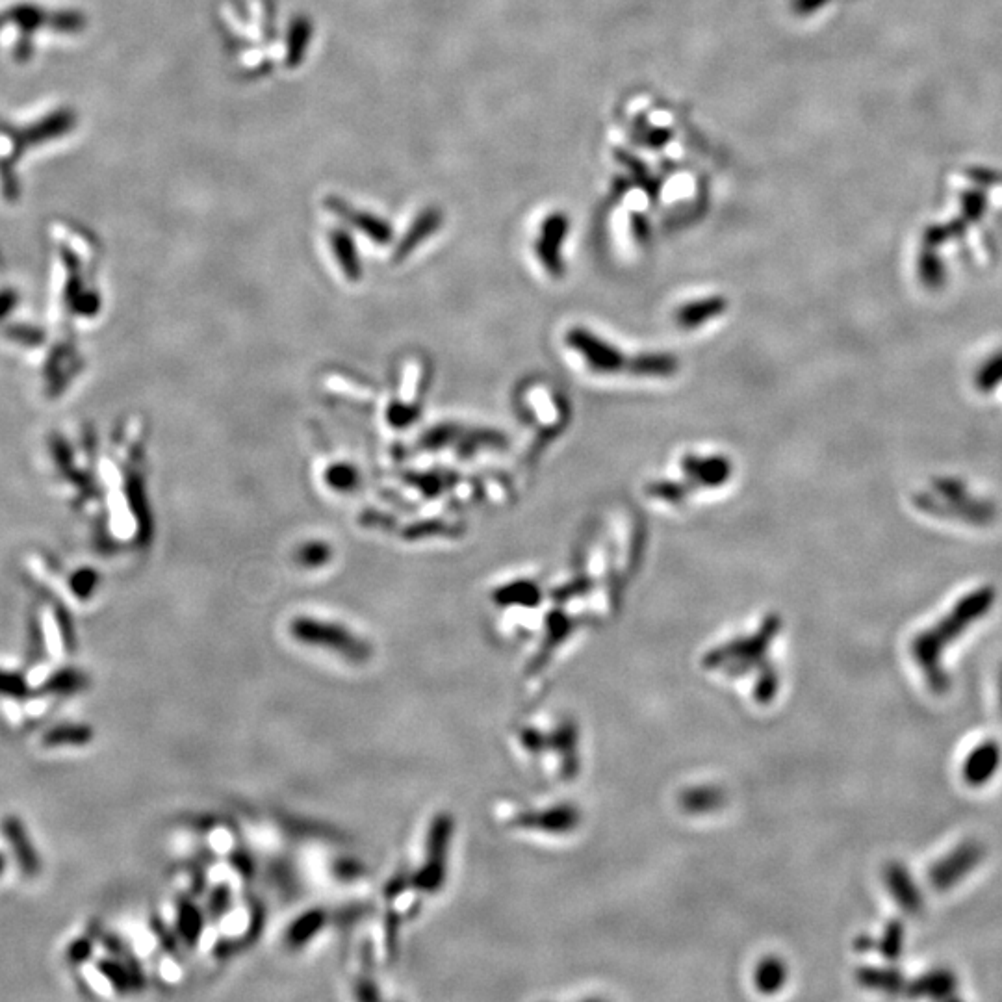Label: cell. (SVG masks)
Instances as JSON below:
<instances>
[{
  "instance_id": "obj_1",
  "label": "cell",
  "mask_w": 1002,
  "mask_h": 1002,
  "mask_svg": "<svg viewBox=\"0 0 1002 1002\" xmlns=\"http://www.w3.org/2000/svg\"><path fill=\"white\" fill-rule=\"evenodd\" d=\"M934 489L936 494L917 496V505L930 513L954 516L969 524H988L995 516L990 501L975 500L960 479H936Z\"/></svg>"
},
{
  "instance_id": "obj_2",
  "label": "cell",
  "mask_w": 1002,
  "mask_h": 1002,
  "mask_svg": "<svg viewBox=\"0 0 1002 1002\" xmlns=\"http://www.w3.org/2000/svg\"><path fill=\"white\" fill-rule=\"evenodd\" d=\"M292 635L299 643L323 648L353 661H366L370 656L368 644L336 624L301 618L292 624Z\"/></svg>"
},
{
  "instance_id": "obj_3",
  "label": "cell",
  "mask_w": 1002,
  "mask_h": 1002,
  "mask_svg": "<svg viewBox=\"0 0 1002 1002\" xmlns=\"http://www.w3.org/2000/svg\"><path fill=\"white\" fill-rule=\"evenodd\" d=\"M566 346L576 351L591 372L598 375H615L630 370V360L620 347L598 336L589 329L574 327L566 333Z\"/></svg>"
},
{
  "instance_id": "obj_4",
  "label": "cell",
  "mask_w": 1002,
  "mask_h": 1002,
  "mask_svg": "<svg viewBox=\"0 0 1002 1002\" xmlns=\"http://www.w3.org/2000/svg\"><path fill=\"white\" fill-rule=\"evenodd\" d=\"M993 598H995V592L990 587H984L980 591L969 594L960 602V605H956V609L939 624L938 628L930 630V633H926L917 641L919 656L925 659V657L930 656V652L934 648H938L941 641L956 637V633L964 630L969 622L977 620L980 615H984L990 609Z\"/></svg>"
},
{
  "instance_id": "obj_5",
  "label": "cell",
  "mask_w": 1002,
  "mask_h": 1002,
  "mask_svg": "<svg viewBox=\"0 0 1002 1002\" xmlns=\"http://www.w3.org/2000/svg\"><path fill=\"white\" fill-rule=\"evenodd\" d=\"M446 821L438 819L427 843V861L422 871L412 878V886L422 891H435L444 873V852H446Z\"/></svg>"
},
{
  "instance_id": "obj_6",
  "label": "cell",
  "mask_w": 1002,
  "mask_h": 1002,
  "mask_svg": "<svg viewBox=\"0 0 1002 1002\" xmlns=\"http://www.w3.org/2000/svg\"><path fill=\"white\" fill-rule=\"evenodd\" d=\"M728 309V303L724 297L711 296L694 299L683 303L680 309L674 312V322L683 329H698L713 318H719Z\"/></svg>"
},
{
  "instance_id": "obj_7",
  "label": "cell",
  "mask_w": 1002,
  "mask_h": 1002,
  "mask_svg": "<svg viewBox=\"0 0 1002 1002\" xmlns=\"http://www.w3.org/2000/svg\"><path fill=\"white\" fill-rule=\"evenodd\" d=\"M683 472L689 476L691 481H696V485L702 487H719L722 485L732 468L724 457H694L689 455L683 461Z\"/></svg>"
},
{
  "instance_id": "obj_8",
  "label": "cell",
  "mask_w": 1002,
  "mask_h": 1002,
  "mask_svg": "<svg viewBox=\"0 0 1002 1002\" xmlns=\"http://www.w3.org/2000/svg\"><path fill=\"white\" fill-rule=\"evenodd\" d=\"M566 231V221L563 216H557V218H550L546 223H544V238L540 236L537 240V249H539V257L542 258L540 262L546 264V268L550 271H561V257H559V249H561V242H563V236H565Z\"/></svg>"
},
{
  "instance_id": "obj_9",
  "label": "cell",
  "mask_w": 1002,
  "mask_h": 1002,
  "mask_svg": "<svg viewBox=\"0 0 1002 1002\" xmlns=\"http://www.w3.org/2000/svg\"><path fill=\"white\" fill-rule=\"evenodd\" d=\"M678 370V360L667 353H641L630 360L628 372L639 377H668Z\"/></svg>"
},
{
  "instance_id": "obj_10",
  "label": "cell",
  "mask_w": 1002,
  "mask_h": 1002,
  "mask_svg": "<svg viewBox=\"0 0 1002 1002\" xmlns=\"http://www.w3.org/2000/svg\"><path fill=\"white\" fill-rule=\"evenodd\" d=\"M917 273H919V279L926 288L938 290L945 284L947 268H945V260L939 257L938 249L923 245L919 258H917Z\"/></svg>"
},
{
  "instance_id": "obj_11",
  "label": "cell",
  "mask_w": 1002,
  "mask_h": 1002,
  "mask_svg": "<svg viewBox=\"0 0 1002 1002\" xmlns=\"http://www.w3.org/2000/svg\"><path fill=\"white\" fill-rule=\"evenodd\" d=\"M325 925V912L323 910H310L296 919V923L288 928L286 932V945L290 947H303L307 941L314 938Z\"/></svg>"
},
{
  "instance_id": "obj_12",
  "label": "cell",
  "mask_w": 1002,
  "mask_h": 1002,
  "mask_svg": "<svg viewBox=\"0 0 1002 1002\" xmlns=\"http://www.w3.org/2000/svg\"><path fill=\"white\" fill-rule=\"evenodd\" d=\"M997 761H999L997 746L982 745L977 748V752L971 754V758L967 761V767H965L969 782H973V784L986 782L984 778H990L991 772L995 771V767H997Z\"/></svg>"
},
{
  "instance_id": "obj_13",
  "label": "cell",
  "mask_w": 1002,
  "mask_h": 1002,
  "mask_svg": "<svg viewBox=\"0 0 1002 1002\" xmlns=\"http://www.w3.org/2000/svg\"><path fill=\"white\" fill-rule=\"evenodd\" d=\"M988 206H990L988 195L980 188H969V190L960 193V216L969 225H975L984 218Z\"/></svg>"
},
{
  "instance_id": "obj_14",
  "label": "cell",
  "mask_w": 1002,
  "mask_h": 1002,
  "mask_svg": "<svg viewBox=\"0 0 1002 1002\" xmlns=\"http://www.w3.org/2000/svg\"><path fill=\"white\" fill-rule=\"evenodd\" d=\"M4 830L6 834L12 835L13 847H15V852H17V858L21 861V865H25L26 871L28 873H36L39 863L36 861V854L32 852V847L28 843V837H26L25 830L19 826V823H13V821H6L4 824Z\"/></svg>"
},
{
  "instance_id": "obj_15",
  "label": "cell",
  "mask_w": 1002,
  "mask_h": 1002,
  "mask_svg": "<svg viewBox=\"0 0 1002 1002\" xmlns=\"http://www.w3.org/2000/svg\"><path fill=\"white\" fill-rule=\"evenodd\" d=\"M91 739H93V732L88 726H80V724L62 726V728L47 735L49 745H65V743L67 745H86V743H90Z\"/></svg>"
},
{
  "instance_id": "obj_16",
  "label": "cell",
  "mask_w": 1002,
  "mask_h": 1002,
  "mask_svg": "<svg viewBox=\"0 0 1002 1002\" xmlns=\"http://www.w3.org/2000/svg\"><path fill=\"white\" fill-rule=\"evenodd\" d=\"M977 383L978 390L982 392H991L993 388L1002 383V351L991 355L990 359L986 360L980 370L977 372Z\"/></svg>"
},
{
  "instance_id": "obj_17",
  "label": "cell",
  "mask_w": 1002,
  "mask_h": 1002,
  "mask_svg": "<svg viewBox=\"0 0 1002 1002\" xmlns=\"http://www.w3.org/2000/svg\"><path fill=\"white\" fill-rule=\"evenodd\" d=\"M199 928H201L199 912L193 910L192 906H184L180 910V932L186 936V939L192 941V939L197 938Z\"/></svg>"
},
{
  "instance_id": "obj_18",
  "label": "cell",
  "mask_w": 1002,
  "mask_h": 1002,
  "mask_svg": "<svg viewBox=\"0 0 1002 1002\" xmlns=\"http://www.w3.org/2000/svg\"><path fill=\"white\" fill-rule=\"evenodd\" d=\"M830 2L832 0H791V8H793V12L802 15V17H810L815 13L823 12Z\"/></svg>"
},
{
  "instance_id": "obj_19",
  "label": "cell",
  "mask_w": 1002,
  "mask_h": 1002,
  "mask_svg": "<svg viewBox=\"0 0 1002 1002\" xmlns=\"http://www.w3.org/2000/svg\"><path fill=\"white\" fill-rule=\"evenodd\" d=\"M2 867H4V860H2V856H0V873H2Z\"/></svg>"
}]
</instances>
